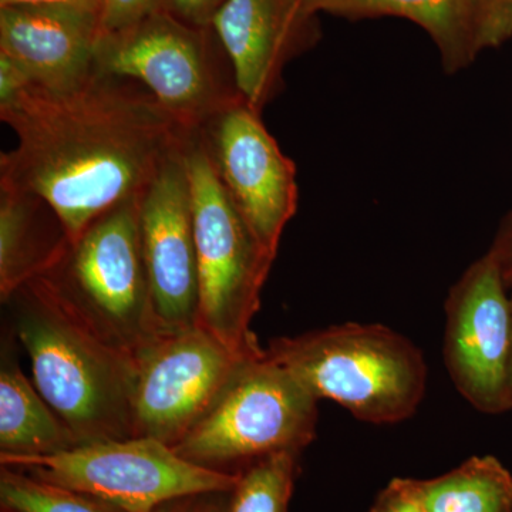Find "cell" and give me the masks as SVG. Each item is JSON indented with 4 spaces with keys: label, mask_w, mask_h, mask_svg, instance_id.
I'll return each mask as SVG.
<instances>
[{
    "label": "cell",
    "mask_w": 512,
    "mask_h": 512,
    "mask_svg": "<svg viewBox=\"0 0 512 512\" xmlns=\"http://www.w3.org/2000/svg\"><path fill=\"white\" fill-rule=\"evenodd\" d=\"M0 119L18 138L0 156V187L46 201L70 244L146 190L184 137L146 87L99 70L67 92L32 84Z\"/></svg>",
    "instance_id": "1"
},
{
    "label": "cell",
    "mask_w": 512,
    "mask_h": 512,
    "mask_svg": "<svg viewBox=\"0 0 512 512\" xmlns=\"http://www.w3.org/2000/svg\"><path fill=\"white\" fill-rule=\"evenodd\" d=\"M33 383L82 444L134 437L136 357L93 332L43 278L6 301Z\"/></svg>",
    "instance_id": "2"
},
{
    "label": "cell",
    "mask_w": 512,
    "mask_h": 512,
    "mask_svg": "<svg viewBox=\"0 0 512 512\" xmlns=\"http://www.w3.org/2000/svg\"><path fill=\"white\" fill-rule=\"evenodd\" d=\"M265 353L316 399L339 403L366 423L410 419L426 394L427 365L421 350L406 336L376 323H343L275 339Z\"/></svg>",
    "instance_id": "3"
},
{
    "label": "cell",
    "mask_w": 512,
    "mask_h": 512,
    "mask_svg": "<svg viewBox=\"0 0 512 512\" xmlns=\"http://www.w3.org/2000/svg\"><path fill=\"white\" fill-rule=\"evenodd\" d=\"M319 400L265 349L244 357L208 412L173 447L207 470L237 474L315 440Z\"/></svg>",
    "instance_id": "4"
},
{
    "label": "cell",
    "mask_w": 512,
    "mask_h": 512,
    "mask_svg": "<svg viewBox=\"0 0 512 512\" xmlns=\"http://www.w3.org/2000/svg\"><path fill=\"white\" fill-rule=\"evenodd\" d=\"M190 175L200 308L198 326L242 356L261 352L251 322L275 255L256 239L212 167L198 131L184 133Z\"/></svg>",
    "instance_id": "5"
},
{
    "label": "cell",
    "mask_w": 512,
    "mask_h": 512,
    "mask_svg": "<svg viewBox=\"0 0 512 512\" xmlns=\"http://www.w3.org/2000/svg\"><path fill=\"white\" fill-rule=\"evenodd\" d=\"M138 198L97 218L40 276L101 339L133 357L163 336L141 248Z\"/></svg>",
    "instance_id": "6"
},
{
    "label": "cell",
    "mask_w": 512,
    "mask_h": 512,
    "mask_svg": "<svg viewBox=\"0 0 512 512\" xmlns=\"http://www.w3.org/2000/svg\"><path fill=\"white\" fill-rule=\"evenodd\" d=\"M100 73L146 87L184 133L242 99L217 33L160 10L119 32L100 35Z\"/></svg>",
    "instance_id": "7"
},
{
    "label": "cell",
    "mask_w": 512,
    "mask_h": 512,
    "mask_svg": "<svg viewBox=\"0 0 512 512\" xmlns=\"http://www.w3.org/2000/svg\"><path fill=\"white\" fill-rule=\"evenodd\" d=\"M0 466L90 494L127 512H150L185 495L231 491L232 474L184 460L148 437L82 444L53 456L0 458Z\"/></svg>",
    "instance_id": "8"
},
{
    "label": "cell",
    "mask_w": 512,
    "mask_h": 512,
    "mask_svg": "<svg viewBox=\"0 0 512 512\" xmlns=\"http://www.w3.org/2000/svg\"><path fill=\"white\" fill-rule=\"evenodd\" d=\"M508 286L490 251L468 266L446 301L444 362L450 379L474 409L512 410V315Z\"/></svg>",
    "instance_id": "9"
},
{
    "label": "cell",
    "mask_w": 512,
    "mask_h": 512,
    "mask_svg": "<svg viewBox=\"0 0 512 512\" xmlns=\"http://www.w3.org/2000/svg\"><path fill=\"white\" fill-rule=\"evenodd\" d=\"M244 357L201 326L160 336L136 357L134 437L177 446Z\"/></svg>",
    "instance_id": "10"
},
{
    "label": "cell",
    "mask_w": 512,
    "mask_h": 512,
    "mask_svg": "<svg viewBox=\"0 0 512 512\" xmlns=\"http://www.w3.org/2000/svg\"><path fill=\"white\" fill-rule=\"evenodd\" d=\"M247 101L229 104L198 131L212 167L256 239L278 255L298 210L296 165Z\"/></svg>",
    "instance_id": "11"
},
{
    "label": "cell",
    "mask_w": 512,
    "mask_h": 512,
    "mask_svg": "<svg viewBox=\"0 0 512 512\" xmlns=\"http://www.w3.org/2000/svg\"><path fill=\"white\" fill-rule=\"evenodd\" d=\"M184 138V137H183ZM138 228L161 335L198 326L200 282L183 140L138 198Z\"/></svg>",
    "instance_id": "12"
},
{
    "label": "cell",
    "mask_w": 512,
    "mask_h": 512,
    "mask_svg": "<svg viewBox=\"0 0 512 512\" xmlns=\"http://www.w3.org/2000/svg\"><path fill=\"white\" fill-rule=\"evenodd\" d=\"M211 28L242 99L259 113L282 92L286 64L312 49L320 35L318 15L302 0H227Z\"/></svg>",
    "instance_id": "13"
},
{
    "label": "cell",
    "mask_w": 512,
    "mask_h": 512,
    "mask_svg": "<svg viewBox=\"0 0 512 512\" xmlns=\"http://www.w3.org/2000/svg\"><path fill=\"white\" fill-rule=\"evenodd\" d=\"M100 16L57 5L0 8V53L15 60L32 82L67 92L97 73Z\"/></svg>",
    "instance_id": "14"
},
{
    "label": "cell",
    "mask_w": 512,
    "mask_h": 512,
    "mask_svg": "<svg viewBox=\"0 0 512 512\" xmlns=\"http://www.w3.org/2000/svg\"><path fill=\"white\" fill-rule=\"evenodd\" d=\"M62 221L42 198L0 187V298L47 274L69 247Z\"/></svg>",
    "instance_id": "15"
},
{
    "label": "cell",
    "mask_w": 512,
    "mask_h": 512,
    "mask_svg": "<svg viewBox=\"0 0 512 512\" xmlns=\"http://www.w3.org/2000/svg\"><path fill=\"white\" fill-rule=\"evenodd\" d=\"M12 332L0 362V458L53 456L80 446L20 367Z\"/></svg>",
    "instance_id": "16"
},
{
    "label": "cell",
    "mask_w": 512,
    "mask_h": 512,
    "mask_svg": "<svg viewBox=\"0 0 512 512\" xmlns=\"http://www.w3.org/2000/svg\"><path fill=\"white\" fill-rule=\"evenodd\" d=\"M302 5L313 15L326 12L350 19L399 16L412 20L439 47L447 73L466 69L480 53L467 0H302Z\"/></svg>",
    "instance_id": "17"
},
{
    "label": "cell",
    "mask_w": 512,
    "mask_h": 512,
    "mask_svg": "<svg viewBox=\"0 0 512 512\" xmlns=\"http://www.w3.org/2000/svg\"><path fill=\"white\" fill-rule=\"evenodd\" d=\"M416 483L427 512H512V474L493 456Z\"/></svg>",
    "instance_id": "18"
},
{
    "label": "cell",
    "mask_w": 512,
    "mask_h": 512,
    "mask_svg": "<svg viewBox=\"0 0 512 512\" xmlns=\"http://www.w3.org/2000/svg\"><path fill=\"white\" fill-rule=\"evenodd\" d=\"M302 454L279 453L238 474L227 512H289Z\"/></svg>",
    "instance_id": "19"
},
{
    "label": "cell",
    "mask_w": 512,
    "mask_h": 512,
    "mask_svg": "<svg viewBox=\"0 0 512 512\" xmlns=\"http://www.w3.org/2000/svg\"><path fill=\"white\" fill-rule=\"evenodd\" d=\"M0 512H127L90 494L0 466Z\"/></svg>",
    "instance_id": "20"
},
{
    "label": "cell",
    "mask_w": 512,
    "mask_h": 512,
    "mask_svg": "<svg viewBox=\"0 0 512 512\" xmlns=\"http://www.w3.org/2000/svg\"><path fill=\"white\" fill-rule=\"evenodd\" d=\"M480 52L511 39L512 0H467Z\"/></svg>",
    "instance_id": "21"
},
{
    "label": "cell",
    "mask_w": 512,
    "mask_h": 512,
    "mask_svg": "<svg viewBox=\"0 0 512 512\" xmlns=\"http://www.w3.org/2000/svg\"><path fill=\"white\" fill-rule=\"evenodd\" d=\"M164 9H168V0H104L100 35L119 32Z\"/></svg>",
    "instance_id": "22"
},
{
    "label": "cell",
    "mask_w": 512,
    "mask_h": 512,
    "mask_svg": "<svg viewBox=\"0 0 512 512\" xmlns=\"http://www.w3.org/2000/svg\"><path fill=\"white\" fill-rule=\"evenodd\" d=\"M367 512H427L413 478H394Z\"/></svg>",
    "instance_id": "23"
},
{
    "label": "cell",
    "mask_w": 512,
    "mask_h": 512,
    "mask_svg": "<svg viewBox=\"0 0 512 512\" xmlns=\"http://www.w3.org/2000/svg\"><path fill=\"white\" fill-rule=\"evenodd\" d=\"M231 491L185 495L165 501L150 512H227Z\"/></svg>",
    "instance_id": "24"
},
{
    "label": "cell",
    "mask_w": 512,
    "mask_h": 512,
    "mask_svg": "<svg viewBox=\"0 0 512 512\" xmlns=\"http://www.w3.org/2000/svg\"><path fill=\"white\" fill-rule=\"evenodd\" d=\"M227 0H168V9L177 18L201 28H210L218 10Z\"/></svg>",
    "instance_id": "25"
},
{
    "label": "cell",
    "mask_w": 512,
    "mask_h": 512,
    "mask_svg": "<svg viewBox=\"0 0 512 512\" xmlns=\"http://www.w3.org/2000/svg\"><path fill=\"white\" fill-rule=\"evenodd\" d=\"M32 84L29 74L15 60L0 53V107L18 99Z\"/></svg>",
    "instance_id": "26"
},
{
    "label": "cell",
    "mask_w": 512,
    "mask_h": 512,
    "mask_svg": "<svg viewBox=\"0 0 512 512\" xmlns=\"http://www.w3.org/2000/svg\"><path fill=\"white\" fill-rule=\"evenodd\" d=\"M488 251L493 254L495 261L500 266L501 274L508 288L512 286V210L498 228L493 245Z\"/></svg>",
    "instance_id": "27"
},
{
    "label": "cell",
    "mask_w": 512,
    "mask_h": 512,
    "mask_svg": "<svg viewBox=\"0 0 512 512\" xmlns=\"http://www.w3.org/2000/svg\"><path fill=\"white\" fill-rule=\"evenodd\" d=\"M12 5L70 6V8L89 10V12L97 13L100 16L104 0H0V8Z\"/></svg>",
    "instance_id": "28"
},
{
    "label": "cell",
    "mask_w": 512,
    "mask_h": 512,
    "mask_svg": "<svg viewBox=\"0 0 512 512\" xmlns=\"http://www.w3.org/2000/svg\"><path fill=\"white\" fill-rule=\"evenodd\" d=\"M510 302H511V315H512V286L510 288ZM510 396H511V403H512V356H511V372H510Z\"/></svg>",
    "instance_id": "29"
}]
</instances>
